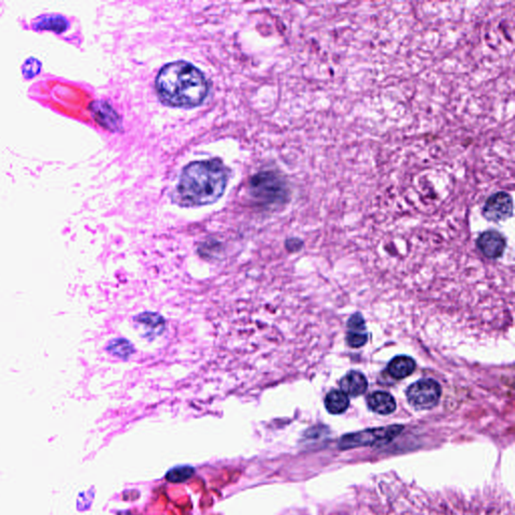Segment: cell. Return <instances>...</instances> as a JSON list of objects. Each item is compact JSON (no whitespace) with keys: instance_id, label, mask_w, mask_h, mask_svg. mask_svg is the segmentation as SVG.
I'll return each instance as SVG.
<instances>
[{"instance_id":"obj_8","label":"cell","mask_w":515,"mask_h":515,"mask_svg":"<svg viewBox=\"0 0 515 515\" xmlns=\"http://www.w3.org/2000/svg\"><path fill=\"white\" fill-rule=\"evenodd\" d=\"M346 327H348V331H346L345 339L350 348H359L366 345L369 341V334H367L366 321L362 314L355 313L350 316Z\"/></svg>"},{"instance_id":"obj_12","label":"cell","mask_w":515,"mask_h":515,"mask_svg":"<svg viewBox=\"0 0 515 515\" xmlns=\"http://www.w3.org/2000/svg\"><path fill=\"white\" fill-rule=\"evenodd\" d=\"M417 364L412 357L399 355L390 360L387 366V373L396 380H403L414 373Z\"/></svg>"},{"instance_id":"obj_4","label":"cell","mask_w":515,"mask_h":515,"mask_svg":"<svg viewBox=\"0 0 515 515\" xmlns=\"http://www.w3.org/2000/svg\"><path fill=\"white\" fill-rule=\"evenodd\" d=\"M250 188L252 195L262 202H277L285 200V184L272 172H263L254 177Z\"/></svg>"},{"instance_id":"obj_11","label":"cell","mask_w":515,"mask_h":515,"mask_svg":"<svg viewBox=\"0 0 515 515\" xmlns=\"http://www.w3.org/2000/svg\"><path fill=\"white\" fill-rule=\"evenodd\" d=\"M367 405L373 413L387 416L396 411V399L389 392H375L367 398Z\"/></svg>"},{"instance_id":"obj_3","label":"cell","mask_w":515,"mask_h":515,"mask_svg":"<svg viewBox=\"0 0 515 515\" xmlns=\"http://www.w3.org/2000/svg\"><path fill=\"white\" fill-rule=\"evenodd\" d=\"M408 404L418 411L435 408L442 396V387L433 378H422L411 385L406 392Z\"/></svg>"},{"instance_id":"obj_13","label":"cell","mask_w":515,"mask_h":515,"mask_svg":"<svg viewBox=\"0 0 515 515\" xmlns=\"http://www.w3.org/2000/svg\"><path fill=\"white\" fill-rule=\"evenodd\" d=\"M324 405L330 414H343L350 406V398L344 394L343 390H334L328 392Z\"/></svg>"},{"instance_id":"obj_7","label":"cell","mask_w":515,"mask_h":515,"mask_svg":"<svg viewBox=\"0 0 515 515\" xmlns=\"http://www.w3.org/2000/svg\"><path fill=\"white\" fill-rule=\"evenodd\" d=\"M95 121L106 130L116 131L120 127L119 116L110 104L105 101H95L90 105Z\"/></svg>"},{"instance_id":"obj_6","label":"cell","mask_w":515,"mask_h":515,"mask_svg":"<svg viewBox=\"0 0 515 515\" xmlns=\"http://www.w3.org/2000/svg\"><path fill=\"white\" fill-rule=\"evenodd\" d=\"M477 248L485 257L498 259L502 257L507 249V240L496 231H486L478 238Z\"/></svg>"},{"instance_id":"obj_10","label":"cell","mask_w":515,"mask_h":515,"mask_svg":"<svg viewBox=\"0 0 515 515\" xmlns=\"http://www.w3.org/2000/svg\"><path fill=\"white\" fill-rule=\"evenodd\" d=\"M339 385L346 396L357 398L366 392L369 383H367L366 376L362 373L352 371L341 378Z\"/></svg>"},{"instance_id":"obj_14","label":"cell","mask_w":515,"mask_h":515,"mask_svg":"<svg viewBox=\"0 0 515 515\" xmlns=\"http://www.w3.org/2000/svg\"><path fill=\"white\" fill-rule=\"evenodd\" d=\"M41 70V63L36 57H29L22 66V73L27 80L36 77Z\"/></svg>"},{"instance_id":"obj_5","label":"cell","mask_w":515,"mask_h":515,"mask_svg":"<svg viewBox=\"0 0 515 515\" xmlns=\"http://www.w3.org/2000/svg\"><path fill=\"white\" fill-rule=\"evenodd\" d=\"M482 214L487 221L500 223L514 216V202L511 195L505 191L494 193L487 198Z\"/></svg>"},{"instance_id":"obj_9","label":"cell","mask_w":515,"mask_h":515,"mask_svg":"<svg viewBox=\"0 0 515 515\" xmlns=\"http://www.w3.org/2000/svg\"><path fill=\"white\" fill-rule=\"evenodd\" d=\"M68 18L61 13H46L39 15L32 22V27L34 31H50L61 34L70 29Z\"/></svg>"},{"instance_id":"obj_1","label":"cell","mask_w":515,"mask_h":515,"mask_svg":"<svg viewBox=\"0 0 515 515\" xmlns=\"http://www.w3.org/2000/svg\"><path fill=\"white\" fill-rule=\"evenodd\" d=\"M156 89L163 103L173 107L193 108L205 100L209 84L202 71L179 61L161 69L156 78Z\"/></svg>"},{"instance_id":"obj_2","label":"cell","mask_w":515,"mask_h":515,"mask_svg":"<svg viewBox=\"0 0 515 515\" xmlns=\"http://www.w3.org/2000/svg\"><path fill=\"white\" fill-rule=\"evenodd\" d=\"M226 182L228 173L219 161H195L180 175L177 200L184 207L211 205L225 193Z\"/></svg>"}]
</instances>
